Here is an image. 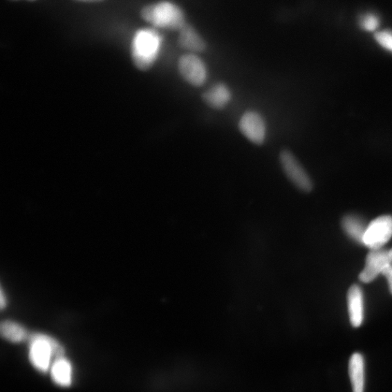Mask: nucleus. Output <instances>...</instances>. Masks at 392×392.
Instances as JSON below:
<instances>
[{
    "mask_svg": "<svg viewBox=\"0 0 392 392\" xmlns=\"http://www.w3.org/2000/svg\"><path fill=\"white\" fill-rule=\"evenodd\" d=\"M141 17L155 27L180 31L187 24L183 10L177 5L163 2L142 8Z\"/></svg>",
    "mask_w": 392,
    "mask_h": 392,
    "instance_id": "nucleus-1",
    "label": "nucleus"
},
{
    "mask_svg": "<svg viewBox=\"0 0 392 392\" xmlns=\"http://www.w3.org/2000/svg\"><path fill=\"white\" fill-rule=\"evenodd\" d=\"M29 360L41 372L48 371L53 356L64 357V347L52 337L45 334L34 333L29 336Z\"/></svg>",
    "mask_w": 392,
    "mask_h": 392,
    "instance_id": "nucleus-2",
    "label": "nucleus"
},
{
    "mask_svg": "<svg viewBox=\"0 0 392 392\" xmlns=\"http://www.w3.org/2000/svg\"><path fill=\"white\" fill-rule=\"evenodd\" d=\"M162 39L153 29H142L133 38L132 56L136 67L142 71L151 68L157 59Z\"/></svg>",
    "mask_w": 392,
    "mask_h": 392,
    "instance_id": "nucleus-3",
    "label": "nucleus"
},
{
    "mask_svg": "<svg viewBox=\"0 0 392 392\" xmlns=\"http://www.w3.org/2000/svg\"><path fill=\"white\" fill-rule=\"evenodd\" d=\"M279 159L281 167L288 180L299 190L305 193L310 192L313 188L312 181L295 154L288 149H283L280 153Z\"/></svg>",
    "mask_w": 392,
    "mask_h": 392,
    "instance_id": "nucleus-4",
    "label": "nucleus"
},
{
    "mask_svg": "<svg viewBox=\"0 0 392 392\" xmlns=\"http://www.w3.org/2000/svg\"><path fill=\"white\" fill-rule=\"evenodd\" d=\"M178 70L183 80L194 86L200 87L207 82V66L196 54L187 53L181 56L178 62Z\"/></svg>",
    "mask_w": 392,
    "mask_h": 392,
    "instance_id": "nucleus-5",
    "label": "nucleus"
},
{
    "mask_svg": "<svg viewBox=\"0 0 392 392\" xmlns=\"http://www.w3.org/2000/svg\"><path fill=\"white\" fill-rule=\"evenodd\" d=\"M392 237V216L377 217L367 227L363 244L371 250H381Z\"/></svg>",
    "mask_w": 392,
    "mask_h": 392,
    "instance_id": "nucleus-6",
    "label": "nucleus"
},
{
    "mask_svg": "<svg viewBox=\"0 0 392 392\" xmlns=\"http://www.w3.org/2000/svg\"><path fill=\"white\" fill-rule=\"evenodd\" d=\"M241 133L250 142L261 145L267 136V124L263 116L255 111L245 112L239 122Z\"/></svg>",
    "mask_w": 392,
    "mask_h": 392,
    "instance_id": "nucleus-7",
    "label": "nucleus"
},
{
    "mask_svg": "<svg viewBox=\"0 0 392 392\" xmlns=\"http://www.w3.org/2000/svg\"><path fill=\"white\" fill-rule=\"evenodd\" d=\"M390 265L389 251L382 249L371 250L366 257L365 268L360 274L359 279L363 283H371Z\"/></svg>",
    "mask_w": 392,
    "mask_h": 392,
    "instance_id": "nucleus-8",
    "label": "nucleus"
},
{
    "mask_svg": "<svg viewBox=\"0 0 392 392\" xmlns=\"http://www.w3.org/2000/svg\"><path fill=\"white\" fill-rule=\"evenodd\" d=\"M179 32L178 45L181 48L194 54L207 50L206 41L193 26L186 24Z\"/></svg>",
    "mask_w": 392,
    "mask_h": 392,
    "instance_id": "nucleus-9",
    "label": "nucleus"
},
{
    "mask_svg": "<svg viewBox=\"0 0 392 392\" xmlns=\"http://www.w3.org/2000/svg\"><path fill=\"white\" fill-rule=\"evenodd\" d=\"M348 317L353 327L359 328L364 321V301L361 288L353 285L348 289L347 295Z\"/></svg>",
    "mask_w": 392,
    "mask_h": 392,
    "instance_id": "nucleus-10",
    "label": "nucleus"
},
{
    "mask_svg": "<svg viewBox=\"0 0 392 392\" xmlns=\"http://www.w3.org/2000/svg\"><path fill=\"white\" fill-rule=\"evenodd\" d=\"M203 100L209 107L222 110L227 107L232 99L228 86L223 82L214 84L202 95Z\"/></svg>",
    "mask_w": 392,
    "mask_h": 392,
    "instance_id": "nucleus-11",
    "label": "nucleus"
},
{
    "mask_svg": "<svg viewBox=\"0 0 392 392\" xmlns=\"http://www.w3.org/2000/svg\"><path fill=\"white\" fill-rule=\"evenodd\" d=\"M348 375L351 381L353 392H365L366 361L360 353L353 354L348 362Z\"/></svg>",
    "mask_w": 392,
    "mask_h": 392,
    "instance_id": "nucleus-12",
    "label": "nucleus"
},
{
    "mask_svg": "<svg viewBox=\"0 0 392 392\" xmlns=\"http://www.w3.org/2000/svg\"><path fill=\"white\" fill-rule=\"evenodd\" d=\"M53 382L63 387L69 386L72 382V367L70 362L64 357H58L51 368Z\"/></svg>",
    "mask_w": 392,
    "mask_h": 392,
    "instance_id": "nucleus-13",
    "label": "nucleus"
},
{
    "mask_svg": "<svg viewBox=\"0 0 392 392\" xmlns=\"http://www.w3.org/2000/svg\"><path fill=\"white\" fill-rule=\"evenodd\" d=\"M342 224L348 236L360 243H363L368 226L361 218L355 215H346L343 218Z\"/></svg>",
    "mask_w": 392,
    "mask_h": 392,
    "instance_id": "nucleus-14",
    "label": "nucleus"
},
{
    "mask_svg": "<svg viewBox=\"0 0 392 392\" xmlns=\"http://www.w3.org/2000/svg\"><path fill=\"white\" fill-rule=\"evenodd\" d=\"M0 330L2 337L12 343L23 342L29 337L27 330L23 326L12 321L3 322Z\"/></svg>",
    "mask_w": 392,
    "mask_h": 392,
    "instance_id": "nucleus-15",
    "label": "nucleus"
},
{
    "mask_svg": "<svg viewBox=\"0 0 392 392\" xmlns=\"http://www.w3.org/2000/svg\"><path fill=\"white\" fill-rule=\"evenodd\" d=\"M381 19L377 15L373 13H366L363 15L359 21V26L363 31L367 32H376L377 28L380 27Z\"/></svg>",
    "mask_w": 392,
    "mask_h": 392,
    "instance_id": "nucleus-16",
    "label": "nucleus"
},
{
    "mask_svg": "<svg viewBox=\"0 0 392 392\" xmlns=\"http://www.w3.org/2000/svg\"><path fill=\"white\" fill-rule=\"evenodd\" d=\"M374 39L377 44L384 50L392 53V31L389 29L386 30L376 32Z\"/></svg>",
    "mask_w": 392,
    "mask_h": 392,
    "instance_id": "nucleus-17",
    "label": "nucleus"
},
{
    "mask_svg": "<svg viewBox=\"0 0 392 392\" xmlns=\"http://www.w3.org/2000/svg\"><path fill=\"white\" fill-rule=\"evenodd\" d=\"M382 274H384L385 276L386 279H387L389 286L390 292L392 295V265H390L387 266L383 270Z\"/></svg>",
    "mask_w": 392,
    "mask_h": 392,
    "instance_id": "nucleus-18",
    "label": "nucleus"
},
{
    "mask_svg": "<svg viewBox=\"0 0 392 392\" xmlns=\"http://www.w3.org/2000/svg\"><path fill=\"white\" fill-rule=\"evenodd\" d=\"M0 302H1V308L3 309L6 306V301L5 298H4V293H3V290L1 292V301H0Z\"/></svg>",
    "mask_w": 392,
    "mask_h": 392,
    "instance_id": "nucleus-19",
    "label": "nucleus"
},
{
    "mask_svg": "<svg viewBox=\"0 0 392 392\" xmlns=\"http://www.w3.org/2000/svg\"><path fill=\"white\" fill-rule=\"evenodd\" d=\"M79 1L87 2V3H96V2L103 1V0H79Z\"/></svg>",
    "mask_w": 392,
    "mask_h": 392,
    "instance_id": "nucleus-20",
    "label": "nucleus"
},
{
    "mask_svg": "<svg viewBox=\"0 0 392 392\" xmlns=\"http://www.w3.org/2000/svg\"><path fill=\"white\" fill-rule=\"evenodd\" d=\"M389 258L391 261V263L392 265V249L389 251Z\"/></svg>",
    "mask_w": 392,
    "mask_h": 392,
    "instance_id": "nucleus-21",
    "label": "nucleus"
}]
</instances>
